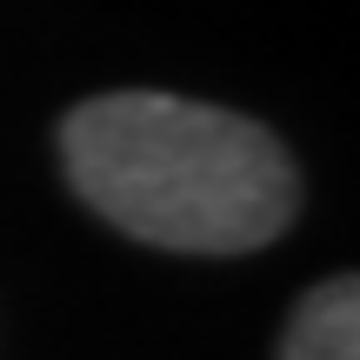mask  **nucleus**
I'll return each instance as SVG.
<instances>
[{"label": "nucleus", "mask_w": 360, "mask_h": 360, "mask_svg": "<svg viewBox=\"0 0 360 360\" xmlns=\"http://www.w3.org/2000/svg\"><path fill=\"white\" fill-rule=\"evenodd\" d=\"M60 154L101 220L174 254H254L300 207L294 160L260 120L180 94H94L67 114Z\"/></svg>", "instance_id": "nucleus-1"}, {"label": "nucleus", "mask_w": 360, "mask_h": 360, "mask_svg": "<svg viewBox=\"0 0 360 360\" xmlns=\"http://www.w3.org/2000/svg\"><path fill=\"white\" fill-rule=\"evenodd\" d=\"M281 360H360V281H321L294 307L281 334Z\"/></svg>", "instance_id": "nucleus-2"}]
</instances>
